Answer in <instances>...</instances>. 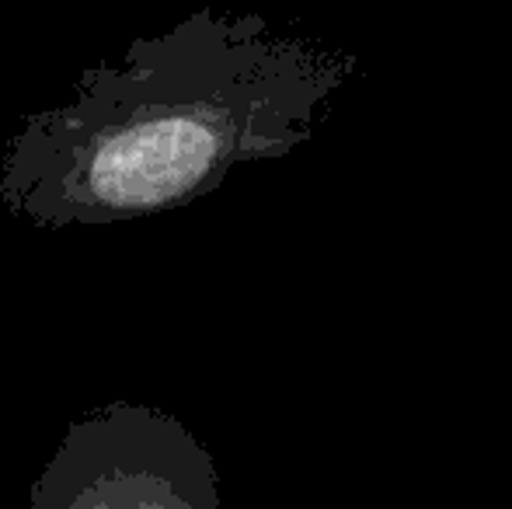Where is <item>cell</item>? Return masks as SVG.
<instances>
[{"label": "cell", "mask_w": 512, "mask_h": 509, "mask_svg": "<svg viewBox=\"0 0 512 509\" xmlns=\"http://www.w3.org/2000/svg\"><path fill=\"white\" fill-rule=\"evenodd\" d=\"M356 63L258 14H189L60 109L25 116L0 157V206L35 227L115 224L203 199L230 168L310 140Z\"/></svg>", "instance_id": "cell-1"}, {"label": "cell", "mask_w": 512, "mask_h": 509, "mask_svg": "<svg viewBox=\"0 0 512 509\" xmlns=\"http://www.w3.org/2000/svg\"><path fill=\"white\" fill-rule=\"evenodd\" d=\"M28 509H220V482L175 415L115 401L70 422Z\"/></svg>", "instance_id": "cell-2"}]
</instances>
